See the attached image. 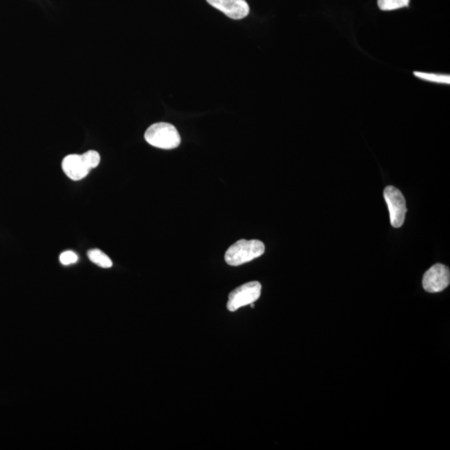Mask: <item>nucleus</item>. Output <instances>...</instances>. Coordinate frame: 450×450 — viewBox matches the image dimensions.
<instances>
[{
    "mask_svg": "<svg viewBox=\"0 0 450 450\" xmlns=\"http://www.w3.org/2000/svg\"><path fill=\"white\" fill-rule=\"evenodd\" d=\"M261 284L258 281H252L241 285L229 293L227 303L228 310L235 312L242 307L254 304L261 297Z\"/></svg>",
    "mask_w": 450,
    "mask_h": 450,
    "instance_id": "4",
    "label": "nucleus"
},
{
    "mask_svg": "<svg viewBox=\"0 0 450 450\" xmlns=\"http://www.w3.org/2000/svg\"><path fill=\"white\" fill-rule=\"evenodd\" d=\"M101 163V155L95 150L83 154H69L62 161V170L68 178L79 181L85 178Z\"/></svg>",
    "mask_w": 450,
    "mask_h": 450,
    "instance_id": "1",
    "label": "nucleus"
},
{
    "mask_svg": "<svg viewBox=\"0 0 450 450\" xmlns=\"http://www.w3.org/2000/svg\"><path fill=\"white\" fill-rule=\"evenodd\" d=\"M265 250L266 246L261 241L240 240L228 249L224 259L228 266H240L261 257Z\"/></svg>",
    "mask_w": 450,
    "mask_h": 450,
    "instance_id": "2",
    "label": "nucleus"
},
{
    "mask_svg": "<svg viewBox=\"0 0 450 450\" xmlns=\"http://www.w3.org/2000/svg\"><path fill=\"white\" fill-rule=\"evenodd\" d=\"M207 2L233 20L244 19L249 13V6L245 0H207Z\"/></svg>",
    "mask_w": 450,
    "mask_h": 450,
    "instance_id": "7",
    "label": "nucleus"
},
{
    "mask_svg": "<svg viewBox=\"0 0 450 450\" xmlns=\"http://www.w3.org/2000/svg\"><path fill=\"white\" fill-rule=\"evenodd\" d=\"M387 203L391 223L393 228H400L404 224L407 212L406 201L403 194L393 186H388L384 191Z\"/></svg>",
    "mask_w": 450,
    "mask_h": 450,
    "instance_id": "5",
    "label": "nucleus"
},
{
    "mask_svg": "<svg viewBox=\"0 0 450 450\" xmlns=\"http://www.w3.org/2000/svg\"><path fill=\"white\" fill-rule=\"evenodd\" d=\"M78 261H79V257L73 251H66V252L60 254L59 256V261L64 266L73 265V263H77Z\"/></svg>",
    "mask_w": 450,
    "mask_h": 450,
    "instance_id": "11",
    "label": "nucleus"
},
{
    "mask_svg": "<svg viewBox=\"0 0 450 450\" xmlns=\"http://www.w3.org/2000/svg\"><path fill=\"white\" fill-rule=\"evenodd\" d=\"M147 143L155 148L174 150L179 147L181 138L178 131L170 124L157 123L151 125L145 133Z\"/></svg>",
    "mask_w": 450,
    "mask_h": 450,
    "instance_id": "3",
    "label": "nucleus"
},
{
    "mask_svg": "<svg viewBox=\"0 0 450 450\" xmlns=\"http://www.w3.org/2000/svg\"><path fill=\"white\" fill-rule=\"evenodd\" d=\"M89 261L103 269H110L112 266L111 259L101 249H94L88 252Z\"/></svg>",
    "mask_w": 450,
    "mask_h": 450,
    "instance_id": "8",
    "label": "nucleus"
},
{
    "mask_svg": "<svg viewBox=\"0 0 450 450\" xmlns=\"http://www.w3.org/2000/svg\"><path fill=\"white\" fill-rule=\"evenodd\" d=\"M414 75L419 78V79L430 82H435V83L447 85H449L450 83V76L447 75H437V73L422 72H414Z\"/></svg>",
    "mask_w": 450,
    "mask_h": 450,
    "instance_id": "10",
    "label": "nucleus"
},
{
    "mask_svg": "<svg viewBox=\"0 0 450 450\" xmlns=\"http://www.w3.org/2000/svg\"><path fill=\"white\" fill-rule=\"evenodd\" d=\"M409 0H378V6L384 11L398 10V8L408 7Z\"/></svg>",
    "mask_w": 450,
    "mask_h": 450,
    "instance_id": "9",
    "label": "nucleus"
},
{
    "mask_svg": "<svg viewBox=\"0 0 450 450\" xmlns=\"http://www.w3.org/2000/svg\"><path fill=\"white\" fill-rule=\"evenodd\" d=\"M450 283L449 267L442 263H436L426 272L423 277V288L428 293H439L444 291Z\"/></svg>",
    "mask_w": 450,
    "mask_h": 450,
    "instance_id": "6",
    "label": "nucleus"
}]
</instances>
